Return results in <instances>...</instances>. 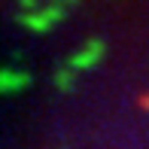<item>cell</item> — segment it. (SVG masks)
<instances>
[{"label": "cell", "mask_w": 149, "mask_h": 149, "mask_svg": "<svg viewBox=\"0 0 149 149\" xmlns=\"http://www.w3.org/2000/svg\"><path fill=\"white\" fill-rule=\"evenodd\" d=\"M100 52H104V46L100 43H91V49H85V52H79L76 58H73V67H88L94 58L100 55Z\"/></svg>", "instance_id": "7a4b0ae2"}, {"label": "cell", "mask_w": 149, "mask_h": 149, "mask_svg": "<svg viewBox=\"0 0 149 149\" xmlns=\"http://www.w3.org/2000/svg\"><path fill=\"white\" fill-rule=\"evenodd\" d=\"M28 82H31L28 73H15V70H9V67H3V70H0V91H12V88L28 85Z\"/></svg>", "instance_id": "6da1fadb"}]
</instances>
